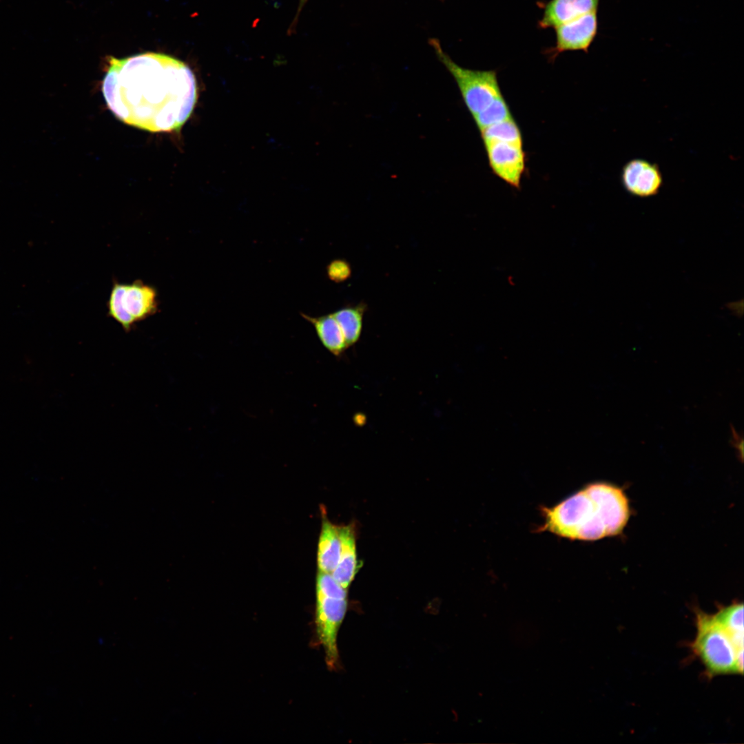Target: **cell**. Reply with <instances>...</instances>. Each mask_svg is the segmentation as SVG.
Wrapping results in <instances>:
<instances>
[{
    "label": "cell",
    "mask_w": 744,
    "mask_h": 744,
    "mask_svg": "<svg viewBox=\"0 0 744 744\" xmlns=\"http://www.w3.org/2000/svg\"><path fill=\"white\" fill-rule=\"evenodd\" d=\"M307 1V0H299L298 13L301 11V9L303 8Z\"/></svg>",
    "instance_id": "19"
},
{
    "label": "cell",
    "mask_w": 744,
    "mask_h": 744,
    "mask_svg": "<svg viewBox=\"0 0 744 744\" xmlns=\"http://www.w3.org/2000/svg\"><path fill=\"white\" fill-rule=\"evenodd\" d=\"M432 44L440 60L457 83L464 104L472 116L502 96L495 71L462 68L451 59L436 41Z\"/></svg>",
    "instance_id": "5"
},
{
    "label": "cell",
    "mask_w": 744,
    "mask_h": 744,
    "mask_svg": "<svg viewBox=\"0 0 744 744\" xmlns=\"http://www.w3.org/2000/svg\"><path fill=\"white\" fill-rule=\"evenodd\" d=\"M479 131L512 117L503 95L495 99L483 111L473 116Z\"/></svg>",
    "instance_id": "17"
},
{
    "label": "cell",
    "mask_w": 744,
    "mask_h": 744,
    "mask_svg": "<svg viewBox=\"0 0 744 744\" xmlns=\"http://www.w3.org/2000/svg\"><path fill=\"white\" fill-rule=\"evenodd\" d=\"M301 316L313 327L322 346L335 357L340 358L348 347L333 314L313 317L301 313Z\"/></svg>",
    "instance_id": "12"
},
{
    "label": "cell",
    "mask_w": 744,
    "mask_h": 744,
    "mask_svg": "<svg viewBox=\"0 0 744 744\" xmlns=\"http://www.w3.org/2000/svg\"><path fill=\"white\" fill-rule=\"evenodd\" d=\"M342 542L340 559L331 572L343 588H347L358 570L354 530L351 526H340Z\"/></svg>",
    "instance_id": "11"
},
{
    "label": "cell",
    "mask_w": 744,
    "mask_h": 744,
    "mask_svg": "<svg viewBox=\"0 0 744 744\" xmlns=\"http://www.w3.org/2000/svg\"><path fill=\"white\" fill-rule=\"evenodd\" d=\"M623 188L630 194L647 198L656 195L663 185L659 166L646 160L636 158L627 162L621 173Z\"/></svg>",
    "instance_id": "9"
},
{
    "label": "cell",
    "mask_w": 744,
    "mask_h": 744,
    "mask_svg": "<svg viewBox=\"0 0 744 744\" xmlns=\"http://www.w3.org/2000/svg\"><path fill=\"white\" fill-rule=\"evenodd\" d=\"M696 617L697 631L692 650L707 672L711 675L739 673L737 657L743 650L736 649L729 634L713 615L699 611Z\"/></svg>",
    "instance_id": "3"
},
{
    "label": "cell",
    "mask_w": 744,
    "mask_h": 744,
    "mask_svg": "<svg viewBox=\"0 0 744 744\" xmlns=\"http://www.w3.org/2000/svg\"><path fill=\"white\" fill-rule=\"evenodd\" d=\"M108 316L125 331L156 314L159 309L158 291L142 280L114 282L107 302Z\"/></svg>",
    "instance_id": "4"
},
{
    "label": "cell",
    "mask_w": 744,
    "mask_h": 744,
    "mask_svg": "<svg viewBox=\"0 0 744 744\" xmlns=\"http://www.w3.org/2000/svg\"><path fill=\"white\" fill-rule=\"evenodd\" d=\"M342 548L340 526L325 521L320 532L318 566L320 571L331 573L338 565Z\"/></svg>",
    "instance_id": "13"
},
{
    "label": "cell",
    "mask_w": 744,
    "mask_h": 744,
    "mask_svg": "<svg viewBox=\"0 0 744 744\" xmlns=\"http://www.w3.org/2000/svg\"><path fill=\"white\" fill-rule=\"evenodd\" d=\"M493 172L510 186L519 189L526 167L523 144L507 142H484Z\"/></svg>",
    "instance_id": "7"
},
{
    "label": "cell",
    "mask_w": 744,
    "mask_h": 744,
    "mask_svg": "<svg viewBox=\"0 0 744 744\" xmlns=\"http://www.w3.org/2000/svg\"><path fill=\"white\" fill-rule=\"evenodd\" d=\"M366 310V304L360 302L347 305L332 313L341 329L348 348L355 345L361 338Z\"/></svg>",
    "instance_id": "14"
},
{
    "label": "cell",
    "mask_w": 744,
    "mask_h": 744,
    "mask_svg": "<svg viewBox=\"0 0 744 744\" xmlns=\"http://www.w3.org/2000/svg\"><path fill=\"white\" fill-rule=\"evenodd\" d=\"M716 621L726 630L738 650H743V604L734 603L721 607L713 614Z\"/></svg>",
    "instance_id": "15"
},
{
    "label": "cell",
    "mask_w": 744,
    "mask_h": 744,
    "mask_svg": "<svg viewBox=\"0 0 744 744\" xmlns=\"http://www.w3.org/2000/svg\"><path fill=\"white\" fill-rule=\"evenodd\" d=\"M352 269L350 264L345 260L336 259L331 261L327 267L329 278L335 282H342L350 278Z\"/></svg>",
    "instance_id": "18"
},
{
    "label": "cell",
    "mask_w": 744,
    "mask_h": 744,
    "mask_svg": "<svg viewBox=\"0 0 744 744\" xmlns=\"http://www.w3.org/2000/svg\"><path fill=\"white\" fill-rule=\"evenodd\" d=\"M480 132L484 142L498 141L523 144L521 130L513 116L492 125Z\"/></svg>",
    "instance_id": "16"
},
{
    "label": "cell",
    "mask_w": 744,
    "mask_h": 744,
    "mask_svg": "<svg viewBox=\"0 0 744 744\" xmlns=\"http://www.w3.org/2000/svg\"><path fill=\"white\" fill-rule=\"evenodd\" d=\"M108 63L102 92L118 120L149 132L180 130L198 99L196 78L188 65L156 52L111 57Z\"/></svg>",
    "instance_id": "1"
},
{
    "label": "cell",
    "mask_w": 744,
    "mask_h": 744,
    "mask_svg": "<svg viewBox=\"0 0 744 744\" xmlns=\"http://www.w3.org/2000/svg\"><path fill=\"white\" fill-rule=\"evenodd\" d=\"M347 593L327 595L316 592L315 624L316 634L331 670L339 667L338 634L347 610Z\"/></svg>",
    "instance_id": "6"
},
{
    "label": "cell",
    "mask_w": 744,
    "mask_h": 744,
    "mask_svg": "<svg viewBox=\"0 0 744 744\" xmlns=\"http://www.w3.org/2000/svg\"><path fill=\"white\" fill-rule=\"evenodd\" d=\"M540 531L571 540L595 541L621 534L630 515L629 499L622 488L594 482L558 504L541 509Z\"/></svg>",
    "instance_id": "2"
},
{
    "label": "cell",
    "mask_w": 744,
    "mask_h": 744,
    "mask_svg": "<svg viewBox=\"0 0 744 744\" xmlns=\"http://www.w3.org/2000/svg\"><path fill=\"white\" fill-rule=\"evenodd\" d=\"M597 12H592L562 23L556 28V43L550 51L556 56L566 51H588L597 32Z\"/></svg>",
    "instance_id": "8"
},
{
    "label": "cell",
    "mask_w": 744,
    "mask_h": 744,
    "mask_svg": "<svg viewBox=\"0 0 744 744\" xmlns=\"http://www.w3.org/2000/svg\"><path fill=\"white\" fill-rule=\"evenodd\" d=\"M599 0H550L539 21L541 28L557 26L584 14L597 12Z\"/></svg>",
    "instance_id": "10"
}]
</instances>
